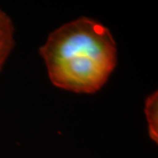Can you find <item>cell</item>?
Listing matches in <instances>:
<instances>
[{
  "label": "cell",
  "instance_id": "cell-1",
  "mask_svg": "<svg viewBox=\"0 0 158 158\" xmlns=\"http://www.w3.org/2000/svg\"><path fill=\"white\" fill-rule=\"evenodd\" d=\"M39 53L52 85L77 94L99 91L118 63L113 34L88 17L75 19L51 32Z\"/></svg>",
  "mask_w": 158,
  "mask_h": 158
},
{
  "label": "cell",
  "instance_id": "cell-3",
  "mask_svg": "<svg viewBox=\"0 0 158 158\" xmlns=\"http://www.w3.org/2000/svg\"><path fill=\"white\" fill-rule=\"evenodd\" d=\"M144 114L147 121L148 136L155 143H158V92L156 90L146 98Z\"/></svg>",
  "mask_w": 158,
  "mask_h": 158
},
{
  "label": "cell",
  "instance_id": "cell-2",
  "mask_svg": "<svg viewBox=\"0 0 158 158\" xmlns=\"http://www.w3.org/2000/svg\"><path fill=\"white\" fill-rule=\"evenodd\" d=\"M15 46V27L11 17L0 8V71Z\"/></svg>",
  "mask_w": 158,
  "mask_h": 158
}]
</instances>
